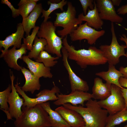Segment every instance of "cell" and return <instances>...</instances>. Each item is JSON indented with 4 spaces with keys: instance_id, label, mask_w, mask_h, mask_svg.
Returning <instances> with one entry per match:
<instances>
[{
    "instance_id": "1",
    "label": "cell",
    "mask_w": 127,
    "mask_h": 127,
    "mask_svg": "<svg viewBox=\"0 0 127 127\" xmlns=\"http://www.w3.org/2000/svg\"><path fill=\"white\" fill-rule=\"evenodd\" d=\"M63 45L67 50L68 58L75 61L81 68L85 69L87 66L105 64L107 62L103 52L95 46L89 47L88 49L77 50L74 46L68 43L67 36L63 39Z\"/></svg>"
},
{
    "instance_id": "2",
    "label": "cell",
    "mask_w": 127,
    "mask_h": 127,
    "mask_svg": "<svg viewBox=\"0 0 127 127\" xmlns=\"http://www.w3.org/2000/svg\"><path fill=\"white\" fill-rule=\"evenodd\" d=\"M85 105L84 107L66 103L63 106L76 111L81 115L85 123V126L82 127H105L108 113L107 110L101 108L96 100L90 99Z\"/></svg>"
},
{
    "instance_id": "3",
    "label": "cell",
    "mask_w": 127,
    "mask_h": 127,
    "mask_svg": "<svg viewBox=\"0 0 127 127\" xmlns=\"http://www.w3.org/2000/svg\"><path fill=\"white\" fill-rule=\"evenodd\" d=\"M22 109L21 115L14 122L15 127H52L48 114L40 104Z\"/></svg>"
},
{
    "instance_id": "4",
    "label": "cell",
    "mask_w": 127,
    "mask_h": 127,
    "mask_svg": "<svg viewBox=\"0 0 127 127\" xmlns=\"http://www.w3.org/2000/svg\"><path fill=\"white\" fill-rule=\"evenodd\" d=\"M67 8L66 11L55 13L56 16L54 23L56 27H61L63 29L57 32V34L63 39L78 27L79 24H81L82 22L80 21L76 17V11L75 8L71 2L68 1Z\"/></svg>"
},
{
    "instance_id": "5",
    "label": "cell",
    "mask_w": 127,
    "mask_h": 127,
    "mask_svg": "<svg viewBox=\"0 0 127 127\" xmlns=\"http://www.w3.org/2000/svg\"><path fill=\"white\" fill-rule=\"evenodd\" d=\"M56 28L51 21H43L40 25L37 36L46 40L47 44L45 51L60 58L62 56L61 50L63 46V38L56 34L55 32Z\"/></svg>"
},
{
    "instance_id": "6",
    "label": "cell",
    "mask_w": 127,
    "mask_h": 127,
    "mask_svg": "<svg viewBox=\"0 0 127 127\" xmlns=\"http://www.w3.org/2000/svg\"><path fill=\"white\" fill-rule=\"evenodd\" d=\"M53 83L54 86L51 90L45 89L41 90L36 95V98H32L28 96L21 89V87L19 85L20 83L17 81L14 85L17 92L22 96L24 100L22 107L30 108L49 101L57 100L58 97L56 94L60 92V90L54 82Z\"/></svg>"
},
{
    "instance_id": "7",
    "label": "cell",
    "mask_w": 127,
    "mask_h": 127,
    "mask_svg": "<svg viewBox=\"0 0 127 127\" xmlns=\"http://www.w3.org/2000/svg\"><path fill=\"white\" fill-rule=\"evenodd\" d=\"M111 30L112 34V40L110 45H101L99 49L103 52L104 56L107 59L109 64L115 65L119 62V58L125 56V45H120L116 35L113 23L111 22Z\"/></svg>"
},
{
    "instance_id": "8",
    "label": "cell",
    "mask_w": 127,
    "mask_h": 127,
    "mask_svg": "<svg viewBox=\"0 0 127 127\" xmlns=\"http://www.w3.org/2000/svg\"><path fill=\"white\" fill-rule=\"evenodd\" d=\"M97 103L101 108L107 110L109 115L113 114L126 108L120 88L113 84H111L110 95L104 100L97 101Z\"/></svg>"
},
{
    "instance_id": "9",
    "label": "cell",
    "mask_w": 127,
    "mask_h": 127,
    "mask_svg": "<svg viewBox=\"0 0 127 127\" xmlns=\"http://www.w3.org/2000/svg\"><path fill=\"white\" fill-rule=\"evenodd\" d=\"M105 33L104 30L98 31L89 26L86 22L84 24H79L69 36L72 41L86 39L88 44L92 45L94 44L97 40Z\"/></svg>"
},
{
    "instance_id": "10",
    "label": "cell",
    "mask_w": 127,
    "mask_h": 127,
    "mask_svg": "<svg viewBox=\"0 0 127 127\" xmlns=\"http://www.w3.org/2000/svg\"><path fill=\"white\" fill-rule=\"evenodd\" d=\"M9 72L12 91L9 95L8 100L9 107V115L7 118V120H12V118L16 119L21 116L22 113V108L24 102L23 99L19 96L14 85L15 77L11 70H9Z\"/></svg>"
},
{
    "instance_id": "11",
    "label": "cell",
    "mask_w": 127,
    "mask_h": 127,
    "mask_svg": "<svg viewBox=\"0 0 127 127\" xmlns=\"http://www.w3.org/2000/svg\"><path fill=\"white\" fill-rule=\"evenodd\" d=\"M61 50L63 64L68 74L71 91L87 92L89 90L87 83L78 76L72 70L68 61V53L66 49L63 46Z\"/></svg>"
},
{
    "instance_id": "12",
    "label": "cell",
    "mask_w": 127,
    "mask_h": 127,
    "mask_svg": "<svg viewBox=\"0 0 127 127\" xmlns=\"http://www.w3.org/2000/svg\"><path fill=\"white\" fill-rule=\"evenodd\" d=\"M57 99L53 103L56 106L62 105L66 103L71 104L73 106H76L79 104L84 106V103L92 98V94L82 91L76 90L71 91L69 94H56Z\"/></svg>"
},
{
    "instance_id": "13",
    "label": "cell",
    "mask_w": 127,
    "mask_h": 127,
    "mask_svg": "<svg viewBox=\"0 0 127 127\" xmlns=\"http://www.w3.org/2000/svg\"><path fill=\"white\" fill-rule=\"evenodd\" d=\"M96 6L101 19L111 22L120 23L123 18L116 13L111 0H95Z\"/></svg>"
},
{
    "instance_id": "14",
    "label": "cell",
    "mask_w": 127,
    "mask_h": 127,
    "mask_svg": "<svg viewBox=\"0 0 127 127\" xmlns=\"http://www.w3.org/2000/svg\"><path fill=\"white\" fill-rule=\"evenodd\" d=\"M16 48L13 46L12 48L5 51L1 50L2 53L0 57L3 58L9 67L20 71L22 67L18 64L17 60L19 59L22 60V57L26 54L27 49L26 45L24 44H22L20 48L16 49Z\"/></svg>"
},
{
    "instance_id": "15",
    "label": "cell",
    "mask_w": 127,
    "mask_h": 127,
    "mask_svg": "<svg viewBox=\"0 0 127 127\" xmlns=\"http://www.w3.org/2000/svg\"><path fill=\"white\" fill-rule=\"evenodd\" d=\"M55 110L61 116L71 127H82L85 123L81 115L73 110L61 106Z\"/></svg>"
},
{
    "instance_id": "16",
    "label": "cell",
    "mask_w": 127,
    "mask_h": 127,
    "mask_svg": "<svg viewBox=\"0 0 127 127\" xmlns=\"http://www.w3.org/2000/svg\"><path fill=\"white\" fill-rule=\"evenodd\" d=\"M24 32L22 23L18 24L15 32L7 36L4 40H0V50L5 51L12 46L20 48L22 45L21 40L24 38Z\"/></svg>"
},
{
    "instance_id": "17",
    "label": "cell",
    "mask_w": 127,
    "mask_h": 127,
    "mask_svg": "<svg viewBox=\"0 0 127 127\" xmlns=\"http://www.w3.org/2000/svg\"><path fill=\"white\" fill-rule=\"evenodd\" d=\"M94 8L93 9L91 10L88 8L86 15L84 16L83 12H82L78 15V18L80 21H86L89 26L95 30H98L102 28L103 22L99 16L95 0H94Z\"/></svg>"
},
{
    "instance_id": "18",
    "label": "cell",
    "mask_w": 127,
    "mask_h": 127,
    "mask_svg": "<svg viewBox=\"0 0 127 127\" xmlns=\"http://www.w3.org/2000/svg\"><path fill=\"white\" fill-rule=\"evenodd\" d=\"M22 60L26 64L29 70L37 77L40 78H52L50 68L45 67L43 63L33 61L25 55L23 56Z\"/></svg>"
},
{
    "instance_id": "19",
    "label": "cell",
    "mask_w": 127,
    "mask_h": 127,
    "mask_svg": "<svg viewBox=\"0 0 127 127\" xmlns=\"http://www.w3.org/2000/svg\"><path fill=\"white\" fill-rule=\"evenodd\" d=\"M111 84L107 82L103 83L99 77L95 78L92 88V98L100 100L106 99L111 94Z\"/></svg>"
},
{
    "instance_id": "20",
    "label": "cell",
    "mask_w": 127,
    "mask_h": 127,
    "mask_svg": "<svg viewBox=\"0 0 127 127\" xmlns=\"http://www.w3.org/2000/svg\"><path fill=\"white\" fill-rule=\"evenodd\" d=\"M21 71L25 80L24 84L21 87V89L24 92H30L32 94L36 91L39 90L41 86L40 78L24 67H22Z\"/></svg>"
},
{
    "instance_id": "21",
    "label": "cell",
    "mask_w": 127,
    "mask_h": 127,
    "mask_svg": "<svg viewBox=\"0 0 127 127\" xmlns=\"http://www.w3.org/2000/svg\"><path fill=\"white\" fill-rule=\"evenodd\" d=\"M43 10L42 4H37L35 7L27 17L23 19L22 23L26 36L30 35L31 29L35 26L36 22Z\"/></svg>"
},
{
    "instance_id": "22",
    "label": "cell",
    "mask_w": 127,
    "mask_h": 127,
    "mask_svg": "<svg viewBox=\"0 0 127 127\" xmlns=\"http://www.w3.org/2000/svg\"><path fill=\"white\" fill-rule=\"evenodd\" d=\"M96 75L102 78L106 82L115 84L122 88L120 85L119 80L123 76L119 71L116 69L114 65L109 64L108 70L107 71H102L95 73Z\"/></svg>"
},
{
    "instance_id": "23",
    "label": "cell",
    "mask_w": 127,
    "mask_h": 127,
    "mask_svg": "<svg viewBox=\"0 0 127 127\" xmlns=\"http://www.w3.org/2000/svg\"><path fill=\"white\" fill-rule=\"evenodd\" d=\"M40 104L49 115L52 127H62L63 126L71 127L59 113L51 108L49 102H44Z\"/></svg>"
},
{
    "instance_id": "24",
    "label": "cell",
    "mask_w": 127,
    "mask_h": 127,
    "mask_svg": "<svg viewBox=\"0 0 127 127\" xmlns=\"http://www.w3.org/2000/svg\"><path fill=\"white\" fill-rule=\"evenodd\" d=\"M127 121V108L108 116L105 127H114Z\"/></svg>"
},
{
    "instance_id": "25",
    "label": "cell",
    "mask_w": 127,
    "mask_h": 127,
    "mask_svg": "<svg viewBox=\"0 0 127 127\" xmlns=\"http://www.w3.org/2000/svg\"><path fill=\"white\" fill-rule=\"evenodd\" d=\"M47 43L44 38H39L36 36L34 41L32 48L28 53L27 56L29 58H33L36 60L41 52L45 50Z\"/></svg>"
},
{
    "instance_id": "26",
    "label": "cell",
    "mask_w": 127,
    "mask_h": 127,
    "mask_svg": "<svg viewBox=\"0 0 127 127\" xmlns=\"http://www.w3.org/2000/svg\"><path fill=\"white\" fill-rule=\"evenodd\" d=\"M38 0H21L18 4L20 15L23 19L28 16L34 9Z\"/></svg>"
},
{
    "instance_id": "27",
    "label": "cell",
    "mask_w": 127,
    "mask_h": 127,
    "mask_svg": "<svg viewBox=\"0 0 127 127\" xmlns=\"http://www.w3.org/2000/svg\"><path fill=\"white\" fill-rule=\"evenodd\" d=\"M45 50L42 51L40 53L35 61L39 63H42L44 66L48 67H53L58 62L57 60L59 57H53Z\"/></svg>"
},
{
    "instance_id": "28",
    "label": "cell",
    "mask_w": 127,
    "mask_h": 127,
    "mask_svg": "<svg viewBox=\"0 0 127 127\" xmlns=\"http://www.w3.org/2000/svg\"><path fill=\"white\" fill-rule=\"evenodd\" d=\"M67 1L65 0H62L58 3H52L51 2L50 0L48 1V5H50L49 8L47 10L43 9L42 12V15L41 17H44L43 22L47 21L50 18L49 15L55 10L60 9L62 12L64 11L63 7L67 4Z\"/></svg>"
},
{
    "instance_id": "29",
    "label": "cell",
    "mask_w": 127,
    "mask_h": 127,
    "mask_svg": "<svg viewBox=\"0 0 127 127\" xmlns=\"http://www.w3.org/2000/svg\"><path fill=\"white\" fill-rule=\"evenodd\" d=\"M11 91V85L9 84L6 89L0 92V109L6 114L7 118L9 115V107L8 104V100Z\"/></svg>"
},
{
    "instance_id": "30",
    "label": "cell",
    "mask_w": 127,
    "mask_h": 127,
    "mask_svg": "<svg viewBox=\"0 0 127 127\" xmlns=\"http://www.w3.org/2000/svg\"><path fill=\"white\" fill-rule=\"evenodd\" d=\"M40 27L36 26L33 29L32 33L24 38L23 44L26 46L27 49L28 50H31L33 47V43L35 38L39 30Z\"/></svg>"
},
{
    "instance_id": "31",
    "label": "cell",
    "mask_w": 127,
    "mask_h": 127,
    "mask_svg": "<svg viewBox=\"0 0 127 127\" xmlns=\"http://www.w3.org/2000/svg\"><path fill=\"white\" fill-rule=\"evenodd\" d=\"M94 0H79L82 6L83 13L84 16L87 14V10L89 8V7L91 10H92L94 9Z\"/></svg>"
},
{
    "instance_id": "32",
    "label": "cell",
    "mask_w": 127,
    "mask_h": 127,
    "mask_svg": "<svg viewBox=\"0 0 127 127\" xmlns=\"http://www.w3.org/2000/svg\"><path fill=\"white\" fill-rule=\"evenodd\" d=\"M1 2L2 4L7 5L11 9L12 12V17L16 18L20 15L18 9H16L15 8L11 3L8 0H1Z\"/></svg>"
},
{
    "instance_id": "33",
    "label": "cell",
    "mask_w": 127,
    "mask_h": 127,
    "mask_svg": "<svg viewBox=\"0 0 127 127\" xmlns=\"http://www.w3.org/2000/svg\"><path fill=\"white\" fill-rule=\"evenodd\" d=\"M117 12L118 14L123 15L127 13V4L123 5L119 8Z\"/></svg>"
},
{
    "instance_id": "34",
    "label": "cell",
    "mask_w": 127,
    "mask_h": 127,
    "mask_svg": "<svg viewBox=\"0 0 127 127\" xmlns=\"http://www.w3.org/2000/svg\"><path fill=\"white\" fill-rule=\"evenodd\" d=\"M119 82L121 87L127 88V78L121 77L119 79Z\"/></svg>"
},
{
    "instance_id": "35",
    "label": "cell",
    "mask_w": 127,
    "mask_h": 127,
    "mask_svg": "<svg viewBox=\"0 0 127 127\" xmlns=\"http://www.w3.org/2000/svg\"><path fill=\"white\" fill-rule=\"evenodd\" d=\"M125 56L127 58V52L125 53ZM119 70L123 75V77L127 78V67H120L119 68Z\"/></svg>"
},
{
    "instance_id": "36",
    "label": "cell",
    "mask_w": 127,
    "mask_h": 127,
    "mask_svg": "<svg viewBox=\"0 0 127 127\" xmlns=\"http://www.w3.org/2000/svg\"><path fill=\"white\" fill-rule=\"evenodd\" d=\"M121 90L125 100L126 108H127V89L123 87L121 88Z\"/></svg>"
},
{
    "instance_id": "37",
    "label": "cell",
    "mask_w": 127,
    "mask_h": 127,
    "mask_svg": "<svg viewBox=\"0 0 127 127\" xmlns=\"http://www.w3.org/2000/svg\"><path fill=\"white\" fill-rule=\"evenodd\" d=\"M122 36H120V37L119 39L121 41H123L125 43L126 48H127V37L126 36L125 34H122Z\"/></svg>"
},
{
    "instance_id": "38",
    "label": "cell",
    "mask_w": 127,
    "mask_h": 127,
    "mask_svg": "<svg viewBox=\"0 0 127 127\" xmlns=\"http://www.w3.org/2000/svg\"><path fill=\"white\" fill-rule=\"evenodd\" d=\"M114 6H119L120 4L121 0H111Z\"/></svg>"
},
{
    "instance_id": "39",
    "label": "cell",
    "mask_w": 127,
    "mask_h": 127,
    "mask_svg": "<svg viewBox=\"0 0 127 127\" xmlns=\"http://www.w3.org/2000/svg\"><path fill=\"white\" fill-rule=\"evenodd\" d=\"M124 127H127V124Z\"/></svg>"
},
{
    "instance_id": "40",
    "label": "cell",
    "mask_w": 127,
    "mask_h": 127,
    "mask_svg": "<svg viewBox=\"0 0 127 127\" xmlns=\"http://www.w3.org/2000/svg\"><path fill=\"white\" fill-rule=\"evenodd\" d=\"M65 127V126H63V127Z\"/></svg>"
}]
</instances>
